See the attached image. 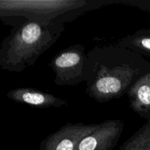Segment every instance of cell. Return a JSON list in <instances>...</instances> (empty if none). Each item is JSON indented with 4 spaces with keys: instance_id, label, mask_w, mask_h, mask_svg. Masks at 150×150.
<instances>
[{
    "instance_id": "6da1fadb",
    "label": "cell",
    "mask_w": 150,
    "mask_h": 150,
    "mask_svg": "<svg viewBox=\"0 0 150 150\" xmlns=\"http://www.w3.org/2000/svg\"><path fill=\"white\" fill-rule=\"evenodd\" d=\"M138 54L116 46L94 48L87 54L86 92L98 102L118 99L127 94L142 77V68L136 62Z\"/></svg>"
},
{
    "instance_id": "7a4b0ae2",
    "label": "cell",
    "mask_w": 150,
    "mask_h": 150,
    "mask_svg": "<svg viewBox=\"0 0 150 150\" xmlns=\"http://www.w3.org/2000/svg\"><path fill=\"white\" fill-rule=\"evenodd\" d=\"M64 31V23L26 21L12 28L0 45V68L20 73L33 65Z\"/></svg>"
},
{
    "instance_id": "3957f363",
    "label": "cell",
    "mask_w": 150,
    "mask_h": 150,
    "mask_svg": "<svg viewBox=\"0 0 150 150\" xmlns=\"http://www.w3.org/2000/svg\"><path fill=\"white\" fill-rule=\"evenodd\" d=\"M116 1L86 0H0V21L12 28L26 21H72L91 10Z\"/></svg>"
},
{
    "instance_id": "277c9868",
    "label": "cell",
    "mask_w": 150,
    "mask_h": 150,
    "mask_svg": "<svg viewBox=\"0 0 150 150\" xmlns=\"http://www.w3.org/2000/svg\"><path fill=\"white\" fill-rule=\"evenodd\" d=\"M86 62L83 45L76 44L60 51L50 63L55 73L54 83L59 86H74L86 81Z\"/></svg>"
},
{
    "instance_id": "5b68a950",
    "label": "cell",
    "mask_w": 150,
    "mask_h": 150,
    "mask_svg": "<svg viewBox=\"0 0 150 150\" xmlns=\"http://www.w3.org/2000/svg\"><path fill=\"white\" fill-rule=\"evenodd\" d=\"M99 124L67 123L41 144L40 150H76L82 139L97 130Z\"/></svg>"
},
{
    "instance_id": "8992f818",
    "label": "cell",
    "mask_w": 150,
    "mask_h": 150,
    "mask_svg": "<svg viewBox=\"0 0 150 150\" xmlns=\"http://www.w3.org/2000/svg\"><path fill=\"white\" fill-rule=\"evenodd\" d=\"M124 130L122 120H107L100 123L95 131L86 136L76 150H112Z\"/></svg>"
},
{
    "instance_id": "52a82bcc",
    "label": "cell",
    "mask_w": 150,
    "mask_h": 150,
    "mask_svg": "<svg viewBox=\"0 0 150 150\" xmlns=\"http://www.w3.org/2000/svg\"><path fill=\"white\" fill-rule=\"evenodd\" d=\"M7 97L15 102L26 104L33 108H60L68 104L65 100L33 88H16L9 91Z\"/></svg>"
},
{
    "instance_id": "ba28073f",
    "label": "cell",
    "mask_w": 150,
    "mask_h": 150,
    "mask_svg": "<svg viewBox=\"0 0 150 150\" xmlns=\"http://www.w3.org/2000/svg\"><path fill=\"white\" fill-rule=\"evenodd\" d=\"M127 95L130 108L142 118L150 120V71L135 82Z\"/></svg>"
},
{
    "instance_id": "9c48e42d",
    "label": "cell",
    "mask_w": 150,
    "mask_h": 150,
    "mask_svg": "<svg viewBox=\"0 0 150 150\" xmlns=\"http://www.w3.org/2000/svg\"><path fill=\"white\" fill-rule=\"evenodd\" d=\"M117 45L137 54H150V35L139 31L122 39Z\"/></svg>"
},
{
    "instance_id": "30bf717a",
    "label": "cell",
    "mask_w": 150,
    "mask_h": 150,
    "mask_svg": "<svg viewBox=\"0 0 150 150\" xmlns=\"http://www.w3.org/2000/svg\"><path fill=\"white\" fill-rule=\"evenodd\" d=\"M119 150H150V130L148 123L144 125L127 139Z\"/></svg>"
},
{
    "instance_id": "8fae6325",
    "label": "cell",
    "mask_w": 150,
    "mask_h": 150,
    "mask_svg": "<svg viewBox=\"0 0 150 150\" xmlns=\"http://www.w3.org/2000/svg\"><path fill=\"white\" fill-rule=\"evenodd\" d=\"M147 123H148V126H149V129L150 130V120H149V121L147 122Z\"/></svg>"
}]
</instances>
